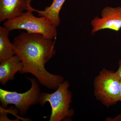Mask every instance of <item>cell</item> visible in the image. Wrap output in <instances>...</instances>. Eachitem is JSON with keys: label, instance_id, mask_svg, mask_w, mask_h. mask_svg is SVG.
<instances>
[{"label": "cell", "instance_id": "obj_1", "mask_svg": "<svg viewBox=\"0 0 121 121\" xmlns=\"http://www.w3.org/2000/svg\"><path fill=\"white\" fill-rule=\"evenodd\" d=\"M15 55L19 57L23 68L21 74L33 75L47 88L56 90L64 82L63 77L50 73L45 65L55 55V41L39 33L22 32L13 40Z\"/></svg>", "mask_w": 121, "mask_h": 121}, {"label": "cell", "instance_id": "obj_2", "mask_svg": "<svg viewBox=\"0 0 121 121\" xmlns=\"http://www.w3.org/2000/svg\"><path fill=\"white\" fill-rule=\"evenodd\" d=\"M29 5L28 9L19 16L7 20L4 26L9 31L16 29H23L27 32L39 33L48 39H52L57 35L56 27L52 25L46 18L36 17L32 13Z\"/></svg>", "mask_w": 121, "mask_h": 121}, {"label": "cell", "instance_id": "obj_3", "mask_svg": "<svg viewBox=\"0 0 121 121\" xmlns=\"http://www.w3.org/2000/svg\"><path fill=\"white\" fill-rule=\"evenodd\" d=\"M69 85L68 82L64 81L59 84L54 93L40 94L39 101L40 105L43 106L46 103L48 102L51 107L49 121H60L73 114L70 109L72 96L68 90Z\"/></svg>", "mask_w": 121, "mask_h": 121}, {"label": "cell", "instance_id": "obj_4", "mask_svg": "<svg viewBox=\"0 0 121 121\" xmlns=\"http://www.w3.org/2000/svg\"><path fill=\"white\" fill-rule=\"evenodd\" d=\"M27 78L31 83V87L25 93H19L0 89V102L2 107L6 108L9 105L13 104L18 112L24 115L31 106L39 103L41 93L38 81L35 78Z\"/></svg>", "mask_w": 121, "mask_h": 121}, {"label": "cell", "instance_id": "obj_5", "mask_svg": "<svg viewBox=\"0 0 121 121\" xmlns=\"http://www.w3.org/2000/svg\"><path fill=\"white\" fill-rule=\"evenodd\" d=\"M121 81L115 72L103 69L95 82V94L107 106L119 101Z\"/></svg>", "mask_w": 121, "mask_h": 121}, {"label": "cell", "instance_id": "obj_6", "mask_svg": "<svg viewBox=\"0 0 121 121\" xmlns=\"http://www.w3.org/2000/svg\"><path fill=\"white\" fill-rule=\"evenodd\" d=\"M101 17H96L92 20L91 33L105 29L118 32L121 29V7H106L102 11Z\"/></svg>", "mask_w": 121, "mask_h": 121}, {"label": "cell", "instance_id": "obj_7", "mask_svg": "<svg viewBox=\"0 0 121 121\" xmlns=\"http://www.w3.org/2000/svg\"><path fill=\"white\" fill-rule=\"evenodd\" d=\"M31 0H0V22L11 19L27 11Z\"/></svg>", "mask_w": 121, "mask_h": 121}, {"label": "cell", "instance_id": "obj_8", "mask_svg": "<svg viewBox=\"0 0 121 121\" xmlns=\"http://www.w3.org/2000/svg\"><path fill=\"white\" fill-rule=\"evenodd\" d=\"M23 66L22 61L16 55L0 62V82L1 84L4 86L9 80H13L15 74L22 70Z\"/></svg>", "mask_w": 121, "mask_h": 121}, {"label": "cell", "instance_id": "obj_9", "mask_svg": "<svg viewBox=\"0 0 121 121\" xmlns=\"http://www.w3.org/2000/svg\"><path fill=\"white\" fill-rule=\"evenodd\" d=\"M66 0H52V3L49 7H46L43 11L37 10L30 6L33 12H36L39 17H45L52 25L56 27L59 25L60 20V12Z\"/></svg>", "mask_w": 121, "mask_h": 121}, {"label": "cell", "instance_id": "obj_10", "mask_svg": "<svg viewBox=\"0 0 121 121\" xmlns=\"http://www.w3.org/2000/svg\"><path fill=\"white\" fill-rule=\"evenodd\" d=\"M9 32L6 27H0V63L15 55L13 44L9 39Z\"/></svg>", "mask_w": 121, "mask_h": 121}, {"label": "cell", "instance_id": "obj_11", "mask_svg": "<svg viewBox=\"0 0 121 121\" xmlns=\"http://www.w3.org/2000/svg\"><path fill=\"white\" fill-rule=\"evenodd\" d=\"M115 73L119 80L121 81V59L119 61L118 69L115 72Z\"/></svg>", "mask_w": 121, "mask_h": 121}, {"label": "cell", "instance_id": "obj_12", "mask_svg": "<svg viewBox=\"0 0 121 121\" xmlns=\"http://www.w3.org/2000/svg\"><path fill=\"white\" fill-rule=\"evenodd\" d=\"M119 101H121V83H120V95H119Z\"/></svg>", "mask_w": 121, "mask_h": 121}]
</instances>
